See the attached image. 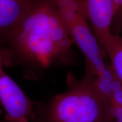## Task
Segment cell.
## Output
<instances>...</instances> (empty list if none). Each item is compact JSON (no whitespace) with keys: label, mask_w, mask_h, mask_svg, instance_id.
<instances>
[{"label":"cell","mask_w":122,"mask_h":122,"mask_svg":"<svg viewBox=\"0 0 122 122\" xmlns=\"http://www.w3.org/2000/svg\"><path fill=\"white\" fill-rule=\"evenodd\" d=\"M115 15L111 28V34L122 36V0H114Z\"/></svg>","instance_id":"ba28073f"},{"label":"cell","mask_w":122,"mask_h":122,"mask_svg":"<svg viewBox=\"0 0 122 122\" xmlns=\"http://www.w3.org/2000/svg\"><path fill=\"white\" fill-rule=\"evenodd\" d=\"M33 0H0V40L17 24Z\"/></svg>","instance_id":"8992f818"},{"label":"cell","mask_w":122,"mask_h":122,"mask_svg":"<svg viewBox=\"0 0 122 122\" xmlns=\"http://www.w3.org/2000/svg\"><path fill=\"white\" fill-rule=\"evenodd\" d=\"M73 45L78 47L85 59V70L96 76L106 68L107 54L91 30L83 0H53Z\"/></svg>","instance_id":"3957f363"},{"label":"cell","mask_w":122,"mask_h":122,"mask_svg":"<svg viewBox=\"0 0 122 122\" xmlns=\"http://www.w3.org/2000/svg\"><path fill=\"white\" fill-rule=\"evenodd\" d=\"M94 75L85 70L80 79L67 77V90L48 102H37L30 122H109V103L97 92Z\"/></svg>","instance_id":"7a4b0ae2"},{"label":"cell","mask_w":122,"mask_h":122,"mask_svg":"<svg viewBox=\"0 0 122 122\" xmlns=\"http://www.w3.org/2000/svg\"><path fill=\"white\" fill-rule=\"evenodd\" d=\"M103 48L109 57L114 74L122 84V36L110 35L106 38Z\"/></svg>","instance_id":"52a82bcc"},{"label":"cell","mask_w":122,"mask_h":122,"mask_svg":"<svg viewBox=\"0 0 122 122\" xmlns=\"http://www.w3.org/2000/svg\"><path fill=\"white\" fill-rule=\"evenodd\" d=\"M0 122H10L8 121V120H6L5 119H0Z\"/></svg>","instance_id":"8fae6325"},{"label":"cell","mask_w":122,"mask_h":122,"mask_svg":"<svg viewBox=\"0 0 122 122\" xmlns=\"http://www.w3.org/2000/svg\"><path fill=\"white\" fill-rule=\"evenodd\" d=\"M73 43L53 0H33L19 23L0 40L4 66H20L28 79L53 66L74 63Z\"/></svg>","instance_id":"6da1fadb"},{"label":"cell","mask_w":122,"mask_h":122,"mask_svg":"<svg viewBox=\"0 0 122 122\" xmlns=\"http://www.w3.org/2000/svg\"></svg>","instance_id":"7c38bea8"},{"label":"cell","mask_w":122,"mask_h":122,"mask_svg":"<svg viewBox=\"0 0 122 122\" xmlns=\"http://www.w3.org/2000/svg\"><path fill=\"white\" fill-rule=\"evenodd\" d=\"M0 103L10 122H30L37 102L32 100L13 79L0 71Z\"/></svg>","instance_id":"277c9868"},{"label":"cell","mask_w":122,"mask_h":122,"mask_svg":"<svg viewBox=\"0 0 122 122\" xmlns=\"http://www.w3.org/2000/svg\"><path fill=\"white\" fill-rule=\"evenodd\" d=\"M3 66H4V64H3L2 58H1V56H0V71H1V70H2ZM1 114H2V110H1V107H0V115H1Z\"/></svg>","instance_id":"30bf717a"},{"label":"cell","mask_w":122,"mask_h":122,"mask_svg":"<svg viewBox=\"0 0 122 122\" xmlns=\"http://www.w3.org/2000/svg\"><path fill=\"white\" fill-rule=\"evenodd\" d=\"M83 2L88 22L103 48L106 38L111 35L115 11L114 0H83Z\"/></svg>","instance_id":"5b68a950"},{"label":"cell","mask_w":122,"mask_h":122,"mask_svg":"<svg viewBox=\"0 0 122 122\" xmlns=\"http://www.w3.org/2000/svg\"><path fill=\"white\" fill-rule=\"evenodd\" d=\"M109 122H122V107L112 104H108Z\"/></svg>","instance_id":"9c48e42d"}]
</instances>
